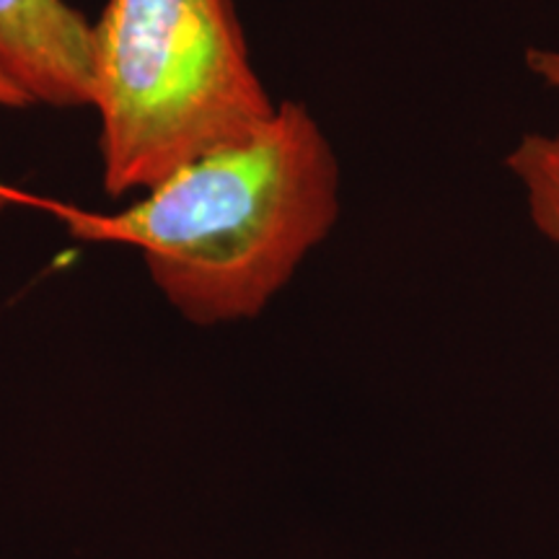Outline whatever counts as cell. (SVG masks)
Listing matches in <instances>:
<instances>
[{"instance_id":"6da1fadb","label":"cell","mask_w":559,"mask_h":559,"mask_svg":"<svg viewBox=\"0 0 559 559\" xmlns=\"http://www.w3.org/2000/svg\"><path fill=\"white\" fill-rule=\"evenodd\" d=\"M340 160L317 117L277 102L260 130L179 166L120 213L0 181L3 205L52 215L73 239L124 243L198 326L260 317L340 218Z\"/></svg>"},{"instance_id":"7a4b0ae2","label":"cell","mask_w":559,"mask_h":559,"mask_svg":"<svg viewBox=\"0 0 559 559\" xmlns=\"http://www.w3.org/2000/svg\"><path fill=\"white\" fill-rule=\"evenodd\" d=\"M109 198L239 143L275 111L234 0H109L94 24V102Z\"/></svg>"},{"instance_id":"3957f363","label":"cell","mask_w":559,"mask_h":559,"mask_svg":"<svg viewBox=\"0 0 559 559\" xmlns=\"http://www.w3.org/2000/svg\"><path fill=\"white\" fill-rule=\"evenodd\" d=\"M0 68L34 104L91 107L94 24L66 0H0Z\"/></svg>"},{"instance_id":"277c9868","label":"cell","mask_w":559,"mask_h":559,"mask_svg":"<svg viewBox=\"0 0 559 559\" xmlns=\"http://www.w3.org/2000/svg\"><path fill=\"white\" fill-rule=\"evenodd\" d=\"M534 228L559 251V135L528 132L506 156Z\"/></svg>"},{"instance_id":"5b68a950","label":"cell","mask_w":559,"mask_h":559,"mask_svg":"<svg viewBox=\"0 0 559 559\" xmlns=\"http://www.w3.org/2000/svg\"><path fill=\"white\" fill-rule=\"evenodd\" d=\"M526 66L536 81H542L559 99V47H531Z\"/></svg>"},{"instance_id":"8992f818","label":"cell","mask_w":559,"mask_h":559,"mask_svg":"<svg viewBox=\"0 0 559 559\" xmlns=\"http://www.w3.org/2000/svg\"><path fill=\"white\" fill-rule=\"evenodd\" d=\"M32 104L34 102L29 99V94L0 68V109H26Z\"/></svg>"},{"instance_id":"52a82bcc","label":"cell","mask_w":559,"mask_h":559,"mask_svg":"<svg viewBox=\"0 0 559 559\" xmlns=\"http://www.w3.org/2000/svg\"><path fill=\"white\" fill-rule=\"evenodd\" d=\"M3 207H5V205H3V202H0V213H3Z\"/></svg>"}]
</instances>
